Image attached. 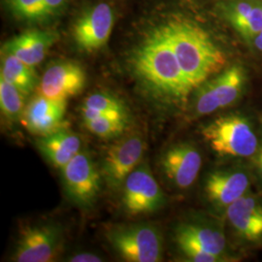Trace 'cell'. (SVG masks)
<instances>
[{"mask_svg":"<svg viewBox=\"0 0 262 262\" xmlns=\"http://www.w3.org/2000/svg\"><path fill=\"white\" fill-rule=\"evenodd\" d=\"M130 66L142 84L162 100L185 103L192 91L160 27L149 32L133 51Z\"/></svg>","mask_w":262,"mask_h":262,"instance_id":"1","label":"cell"},{"mask_svg":"<svg viewBox=\"0 0 262 262\" xmlns=\"http://www.w3.org/2000/svg\"><path fill=\"white\" fill-rule=\"evenodd\" d=\"M159 27L192 90L219 73L226 64L225 53L215 45L206 30L194 21L174 17Z\"/></svg>","mask_w":262,"mask_h":262,"instance_id":"2","label":"cell"},{"mask_svg":"<svg viewBox=\"0 0 262 262\" xmlns=\"http://www.w3.org/2000/svg\"><path fill=\"white\" fill-rule=\"evenodd\" d=\"M202 135L220 156L249 158L257 151L258 140L251 123L238 115L216 119L202 129Z\"/></svg>","mask_w":262,"mask_h":262,"instance_id":"3","label":"cell"},{"mask_svg":"<svg viewBox=\"0 0 262 262\" xmlns=\"http://www.w3.org/2000/svg\"><path fill=\"white\" fill-rule=\"evenodd\" d=\"M106 237L114 250L126 261L157 262L162 255V238L150 225L112 228Z\"/></svg>","mask_w":262,"mask_h":262,"instance_id":"4","label":"cell"},{"mask_svg":"<svg viewBox=\"0 0 262 262\" xmlns=\"http://www.w3.org/2000/svg\"><path fill=\"white\" fill-rule=\"evenodd\" d=\"M246 82L243 68L233 66L211 80H207L198 90L195 112L209 115L234 103L240 97Z\"/></svg>","mask_w":262,"mask_h":262,"instance_id":"5","label":"cell"},{"mask_svg":"<svg viewBox=\"0 0 262 262\" xmlns=\"http://www.w3.org/2000/svg\"><path fill=\"white\" fill-rule=\"evenodd\" d=\"M62 170L66 193L78 205L90 206L100 191V174L86 151H80Z\"/></svg>","mask_w":262,"mask_h":262,"instance_id":"6","label":"cell"},{"mask_svg":"<svg viewBox=\"0 0 262 262\" xmlns=\"http://www.w3.org/2000/svg\"><path fill=\"white\" fill-rule=\"evenodd\" d=\"M122 204L131 215L150 214L163 206V192L147 166L135 169L124 181Z\"/></svg>","mask_w":262,"mask_h":262,"instance_id":"7","label":"cell"},{"mask_svg":"<svg viewBox=\"0 0 262 262\" xmlns=\"http://www.w3.org/2000/svg\"><path fill=\"white\" fill-rule=\"evenodd\" d=\"M114 21V11L107 3L96 4L84 11L73 27L77 46L88 53L101 49L110 38Z\"/></svg>","mask_w":262,"mask_h":262,"instance_id":"8","label":"cell"},{"mask_svg":"<svg viewBox=\"0 0 262 262\" xmlns=\"http://www.w3.org/2000/svg\"><path fill=\"white\" fill-rule=\"evenodd\" d=\"M145 151V142L139 136L126 137L112 145L104 156L101 176L108 186L117 188L139 164Z\"/></svg>","mask_w":262,"mask_h":262,"instance_id":"9","label":"cell"},{"mask_svg":"<svg viewBox=\"0 0 262 262\" xmlns=\"http://www.w3.org/2000/svg\"><path fill=\"white\" fill-rule=\"evenodd\" d=\"M84 68L71 60H60L48 66L38 85V94L55 100H66L84 90Z\"/></svg>","mask_w":262,"mask_h":262,"instance_id":"10","label":"cell"},{"mask_svg":"<svg viewBox=\"0 0 262 262\" xmlns=\"http://www.w3.org/2000/svg\"><path fill=\"white\" fill-rule=\"evenodd\" d=\"M61 236L52 225H35L25 228L14 254L19 262L52 261L59 252Z\"/></svg>","mask_w":262,"mask_h":262,"instance_id":"11","label":"cell"},{"mask_svg":"<svg viewBox=\"0 0 262 262\" xmlns=\"http://www.w3.org/2000/svg\"><path fill=\"white\" fill-rule=\"evenodd\" d=\"M67 101L55 100L38 94L26 106L20 122L32 135L39 137L62 128L64 122Z\"/></svg>","mask_w":262,"mask_h":262,"instance_id":"12","label":"cell"},{"mask_svg":"<svg viewBox=\"0 0 262 262\" xmlns=\"http://www.w3.org/2000/svg\"><path fill=\"white\" fill-rule=\"evenodd\" d=\"M201 164L199 151L189 144L173 146L161 159L163 173L180 188H187L195 182Z\"/></svg>","mask_w":262,"mask_h":262,"instance_id":"13","label":"cell"},{"mask_svg":"<svg viewBox=\"0 0 262 262\" xmlns=\"http://www.w3.org/2000/svg\"><path fill=\"white\" fill-rule=\"evenodd\" d=\"M58 38L59 35L53 30H28L7 41L2 47V53L13 55L34 67L45 58Z\"/></svg>","mask_w":262,"mask_h":262,"instance_id":"14","label":"cell"},{"mask_svg":"<svg viewBox=\"0 0 262 262\" xmlns=\"http://www.w3.org/2000/svg\"><path fill=\"white\" fill-rule=\"evenodd\" d=\"M249 186V177L242 171L214 172L207 178L205 191L216 206L227 208L243 196Z\"/></svg>","mask_w":262,"mask_h":262,"instance_id":"15","label":"cell"},{"mask_svg":"<svg viewBox=\"0 0 262 262\" xmlns=\"http://www.w3.org/2000/svg\"><path fill=\"white\" fill-rule=\"evenodd\" d=\"M226 215L236 232L250 241L262 237V204L254 197L243 196L226 208Z\"/></svg>","mask_w":262,"mask_h":262,"instance_id":"16","label":"cell"},{"mask_svg":"<svg viewBox=\"0 0 262 262\" xmlns=\"http://www.w3.org/2000/svg\"><path fill=\"white\" fill-rule=\"evenodd\" d=\"M37 147L43 157L56 168H62L81 151V139L66 126L39 137Z\"/></svg>","mask_w":262,"mask_h":262,"instance_id":"17","label":"cell"},{"mask_svg":"<svg viewBox=\"0 0 262 262\" xmlns=\"http://www.w3.org/2000/svg\"><path fill=\"white\" fill-rule=\"evenodd\" d=\"M225 17L235 30L251 41L262 30V8L259 1L232 0L225 6Z\"/></svg>","mask_w":262,"mask_h":262,"instance_id":"18","label":"cell"},{"mask_svg":"<svg viewBox=\"0 0 262 262\" xmlns=\"http://www.w3.org/2000/svg\"><path fill=\"white\" fill-rule=\"evenodd\" d=\"M2 55L1 78L15 85L24 95L31 94L40 83L34 68L13 55Z\"/></svg>","mask_w":262,"mask_h":262,"instance_id":"19","label":"cell"},{"mask_svg":"<svg viewBox=\"0 0 262 262\" xmlns=\"http://www.w3.org/2000/svg\"><path fill=\"white\" fill-rule=\"evenodd\" d=\"M176 234L187 238L204 251L216 256L221 257L222 253L225 252V235L213 228L200 225H183L177 229Z\"/></svg>","mask_w":262,"mask_h":262,"instance_id":"20","label":"cell"},{"mask_svg":"<svg viewBox=\"0 0 262 262\" xmlns=\"http://www.w3.org/2000/svg\"><path fill=\"white\" fill-rule=\"evenodd\" d=\"M81 111L84 121L104 116H127L125 105L118 97L105 93H95L88 96Z\"/></svg>","mask_w":262,"mask_h":262,"instance_id":"21","label":"cell"},{"mask_svg":"<svg viewBox=\"0 0 262 262\" xmlns=\"http://www.w3.org/2000/svg\"><path fill=\"white\" fill-rule=\"evenodd\" d=\"M10 12L17 19L29 24H41L52 19L45 0H5Z\"/></svg>","mask_w":262,"mask_h":262,"instance_id":"22","label":"cell"},{"mask_svg":"<svg viewBox=\"0 0 262 262\" xmlns=\"http://www.w3.org/2000/svg\"><path fill=\"white\" fill-rule=\"evenodd\" d=\"M24 94L12 84L0 78V107L3 116L10 122L21 119L25 110Z\"/></svg>","mask_w":262,"mask_h":262,"instance_id":"23","label":"cell"},{"mask_svg":"<svg viewBox=\"0 0 262 262\" xmlns=\"http://www.w3.org/2000/svg\"><path fill=\"white\" fill-rule=\"evenodd\" d=\"M86 129L100 138H114L126 129L128 116H104L84 121Z\"/></svg>","mask_w":262,"mask_h":262,"instance_id":"24","label":"cell"},{"mask_svg":"<svg viewBox=\"0 0 262 262\" xmlns=\"http://www.w3.org/2000/svg\"><path fill=\"white\" fill-rule=\"evenodd\" d=\"M175 238L180 250L187 256V258H189L192 261L215 262L221 260L220 256L208 253L181 235H175Z\"/></svg>","mask_w":262,"mask_h":262,"instance_id":"25","label":"cell"},{"mask_svg":"<svg viewBox=\"0 0 262 262\" xmlns=\"http://www.w3.org/2000/svg\"><path fill=\"white\" fill-rule=\"evenodd\" d=\"M67 0H45L48 12L51 18L60 16L66 9Z\"/></svg>","mask_w":262,"mask_h":262,"instance_id":"26","label":"cell"},{"mask_svg":"<svg viewBox=\"0 0 262 262\" xmlns=\"http://www.w3.org/2000/svg\"><path fill=\"white\" fill-rule=\"evenodd\" d=\"M69 261L73 262H99L102 261V259L93 253H80L72 256Z\"/></svg>","mask_w":262,"mask_h":262,"instance_id":"27","label":"cell"},{"mask_svg":"<svg viewBox=\"0 0 262 262\" xmlns=\"http://www.w3.org/2000/svg\"><path fill=\"white\" fill-rule=\"evenodd\" d=\"M253 43V47L255 48L257 51L262 53V30L254 37L250 41Z\"/></svg>","mask_w":262,"mask_h":262,"instance_id":"28","label":"cell"},{"mask_svg":"<svg viewBox=\"0 0 262 262\" xmlns=\"http://www.w3.org/2000/svg\"><path fill=\"white\" fill-rule=\"evenodd\" d=\"M256 166H257L258 171H259V173H260L262 177V146L260 150L258 151L257 157H256Z\"/></svg>","mask_w":262,"mask_h":262,"instance_id":"29","label":"cell"},{"mask_svg":"<svg viewBox=\"0 0 262 262\" xmlns=\"http://www.w3.org/2000/svg\"><path fill=\"white\" fill-rule=\"evenodd\" d=\"M259 3H260V5H261V8H262V1H259Z\"/></svg>","mask_w":262,"mask_h":262,"instance_id":"30","label":"cell"}]
</instances>
